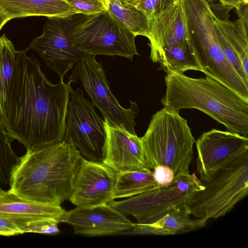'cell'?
Listing matches in <instances>:
<instances>
[{"mask_svg": "<svg viewBox=\"0 0 248 248\" xmlns=\"http://www.w3.org/2000/svg\"><path fill=\"white\" fill-rule=\"evenodd\" d=\"M182 1L186 18L187 42L201 72L248 99V87L226 60L219 45L209 3L206 0Z\"/></svg>", "mask_w": 248, "mask_h": 248, "instance_id": "277c9868", "label": "cell"}, {"mask_svg": "<svg viewBox=\"0 0 248 248\" xmlns=\"http://www.w3.org/2000/svg\"><path fill=\"white\" fill-rule=\"evenodd\" d=\"M185 205L174 208L150 223H134L128 232L136 235H168L190 232L204 227L207 221L190 217Z\"/></svg>", "mask_w": 248, "mask_h": 248, "instance_id": "e0dca14e", "label": "cell"}, {"mask_svg": "<svg viewBox=\"0 0 248 248\" xmlns=\"http://www.w3.org/2000/svg\"><path fill=\"white\" fill-rule=\"evenodd\" d=\"M77 14L92 15L108 10L109 0H64Z\"/></svg>", "mask_w": 248, "mask_h": 248, "instance_id": "83f0119b", "label": "cell"}, {"mask_svg": "<svg viewBox=\"0 0 248 248\" xmlns=\"http://www.w3.org/2000/svg\"><path fill=\"white\" fill-rule=\"evenodd\" d=\"M61 222L71 225L76 234L104 236L128 232L134 223L109 204L77 206L65 211Z\"/></svg>", "mask_w": 248, "mask_h": 248, "instance_id": "5bb4252c", "label": "cell"}, {"mask_svg": "<svg viewBox=\"0 0 248 248\" xmlns=\"http://www.w3.org/2000/svg\"><path fill=\"white\" fill-rule=\"evenodd\" d=\"M65 212L61 205L29 200L0 187V216L21 219L52 218L61 222Z\"/></svg>", "mask_w": 248, "mask_h": 248, "instance_id": "ac0fdd59", "label": "cell"}, {"mask_svg": "<svg viewBox=\"0 0 248 248\" xmlns=\"http://www.w3.org/2000/svg\"><path fill=\"white\" fill-rule=\"evenodd\" d=\"M107 140L103 163L117 173L147 168L141 138L104 119Z\"/></svg>", "mask_w": 248, "mask_h": 248, "instance_id": "2e32d148", "label": "cell"}, {"mask_svg": "<svg viewBox=\"0 0 248 248\" xmlns=\"http://www.w3.org/2000/svg\"><path fill=\"white\" fill-rule=\"evenodd\" d=\"M22 219L0 216V235L10 236L21 234L20 226Z\"/></svg>", "mask_w": 248, "mask_h": 248, "instance_id": "f546056e", "label": "cell"}, {"mask_svg": "<svg viewBox=\"0 0 248 248\" xmlns=\"http://www.w3.org/2000/svg\"><path fill=\"white\" fill-rule=\"evenodd\" d=\"M158 187L148 168L118 173L113 199L130 198Z\"/></svg>", "mask_w": 248, "mask_h": 248, "instance_id": "ffe728a7", "label": "cell"}, {"mask_svg": "<svg viewBox=\"0 0 248 248\" xmlns=\"http://www.w3.org/2000/svg\"><path fill=\"white\" fill-rule=\"evenodd\" d=\"M27 48L16 51L2 125L11 141L35 151L63 141L71 83L54 84Z\"/></svg>", "mask_w": 248, "mask_h": 248, "instance_id": "6da1fadb", "label": "cell"}, {"mask_svg": "<svg viewBox=\"0 0 248 248\" xmlns=\"http://www.w3.org/2000/svg\"><path fill=\"white\" fill-rule=\"evenodd\" d=\"M10 20L7 16L0 8V30Z\"/></svg>", "mask_w": 248, "mask_h": 248, "instance_id": "d6a6232c", "label": "cell"}, {"mask_svg": "<svg viewBox=\"0 0 248 248\" xmlns=\"http://www.w3.org/2000/svg\"><path fill=\"white\" fill-rule=\"evenodd\" d=\"M177 0H140L136 6L146 16L147 19L155 16L165 11Z\"/></svg>", "mask_w": 248, "mask_h": 248, "instance_id": "f1b7e54d", "label": "cell"}, {"mask_svg": "<svg viewBox=\"0 0 248 248\" xmlns=\"http://www.w3.org/2000/svg\"><path fill=\"white\" fill-rule=\"evenodd\" d=\"M11 142L0 121V184L3 185L9 184L20 157L13 151Z\"/></svg>", "mask_w": 248, "mask_h": 248, "instance_id": "d4e9b609", "label": "cell"}, {"mask_svg": "<svg viewBox=\"0 0 248 248\" xmlns=\"http://www.w3.org/2000/svg\"><path fill=\"white\" fill-rule=\"evenodd\" d=\"M214 25L218 42L226 60L236 70L246 86L248 87V75L246 73L239 58L219 28Z\"/></svg>", "mask_w": 248, "mask_h": 248, "instance_id": "4316f807", "label": "cell"}, {"mask_svg": "<svg viewBox=\"0 0 248 248\" xmlns=\"http://www.w3.org/2000/svg\"><path fill=\"white\" fill-rule=\"evenodd\" d=\"M213 16L214 24L227 38L248 75V21L241 17L234 21L223 20Z\"/></svg>", "mask_w": 248, "mask_h": 248, "instance_id": "44dd1931", "label": "cell"}, {"mask_svg": "<svg viewBox=\"0 0 248 248\" xmlns=\"http://www.w3.org/2000/svg\"><path fill=\"white\" fill-rule=\"evenodd\" d=\"M207 0L209 3H212V2L218 1V0Z\"/></svg>", "mask_w": 248, "mask_h": 248, "instance_id": "e575fe53", "label": "cell"}, {"mask_svg": "<svg viewBox=\"0 0 248 248\" xmlns=\"http://www.w3.org/2000/svg\"><path fill=\"white\" fill-rule=\"evenodd\" d=\"M150 59L160 62L165 49L187 42L186 13L182 0H177L161 14L148 18Z\"/></svg>", "mask_w": 248, "mask_h": 248, "instance_id": "9a60e30c", "label": "cell"}, {"mask_svg": "<svg viewBox=\"0 0 248 248\" xmlns=\"http://www.w3.org/2000/svg\"><path fill=\"white\" fill-rule=\"evenodd\" d=\"M153 170L154 180L159 186L169 184L174 179V172L169 167L160 165L155 167Z\"/></svg>", "mask_w": 248, "mask_h": 248, "instance_id": "4dcf8cb0", "label": "cell"}, {"mask_svg": "<svg viewBox=\"0 0 248 248\" xmlns=\"http://www.w3.org/2000/svg\"><path fill=\"white\" fill-rule=\"evenodd\" d=\"M117 173L105 165L82 158L69 201L79 207L108 204L113 194Z\"/></svg>", "mask_w": 248, "mask_h": 248, "instance_id": "4fadbf2b", "label": "cell"}, {"mask_svg": "<svg viewBox=\"0 0 248 248\" xmlns=\"http://www.w3.org/2000/svg\"><path fill=\"white\" fill-rule=\"evenodd\" d=\"M76 15L65 18H48L43 33L34 38L28 47L36 51L60 80H63L65 74L86 55L74 46L71 38Z\"/></svg>", "mask_w": 248, "mask_h": 248, "instance_id": "30bf717a", "label": "cell"}, {"mask_svg": "<svg viewBox=\"0 0 248 248\" xmlns=\"http://www.w3.org/2000/svg\"><path fill=\"white\" fill-rule=\"evenodd\" d=\"M201 182L204 188L193 193L185 205L190 215L207 221L230 212L248 194V150L218 170L209 180Z\"/></svg>", "mask_w": 248, "mask_h": 248, "instance_id": "8992f818", "label": "cell"}, {"mask_svg": "<svg viewBox=\"0 0 248 248\" xmlns=\"http://www.w3.org/2000/svg\"><path fill=\"white\" fill-rule=\"evenodd\" d=\"M0 8L10 20L30 16L65 18L77 14L64 0H0Z\"/></svg>", "mask_w": 248, "mask_h": 248, "instance_id": "d6986e66", "label": "cell"}, {"mask_svg": "<svg viewBox=\"0 0 248 248\" xmlns=\"http://www.w3.org/2000/svg\"><path fill=\"white\" fill-rule=\"evenodd\" d=\"M159 70L184 73L187 70L201 71L188 42L165 49Z\"/></svg>", "mask_w": 248, "mask_h": 248, "instance_id": "cb8c5ba5", "label": "cell"}, {"mask_svg": "<svg viewBox=\"0 0 248 248\" xmlns=\"http://www.w3.org/2000/svg\"><path fill=\"white\" fill-rule=\"evenodd\" d=\"M59 223L57 220L52 218L23 219L20 227L22 234L31 232L54 235L60 232Z\"/></svg>", "mask_w": 248, "mask_h": 248, "instance_id": "484cf974", "label": "cell"}, {"mask_svg": "<svg viewBox=\"0 0 248 248\" xmlns=\"http://www.w3.org/2000/svg\"><path fill=\"white\" fill-rule=\"evenodd\" d=\"M190 196L181 191L173 180L167 185L108 204L125 216H133L137 223L147 224L174 208L184 206Z\"/></svg>", "mask_w": 248, "mask_h": 248, "instance_id": "7c38bea8", "label": "cell"}, {"mask_svg": "<svg viewBox=\"0 0 248 248\" xmlns=\"http://www.w3.org/2000/svg\"><path fill=\"white\" fill-rule=\"evenodd\" d=\"M122 0L123 1H124L127 4H130V5H133V6H135L136 7L139 3L140 0Z\"/></svg>", "mask_w": 248, "mask_h": 248, "instance_id": "836d02e7", "label": "cell"}, {"mask_svg": "<svg viewBox=\"0 0 248 248\" xmlns=\"http://www.w3.org/2000/svg\"><path fill=\"white\" fill-rule=\"evenodd\" d=\"M179 111L164 107L152 116L146 132L141 138L146 167L164 165L174 177L189 173L195 140L187 120Z\"/></svg>", "mask_w": 248, "mask_h": 248, "instance_id": "5b68a950", "label": "cell"}, {"mask_svg": "<svg viewBox=\"0 0 248 248\" xmlns=\"http://www.w3.org/2000/svg\"><path fill=\"white\" fill-rule=\"evenodd\" d=\"M108 10L136 36L149 38L147 18L137 7L121 0H109Z\"/></svg>", "mask_w": 248, "mask_h": 248, "instance_id": "7402d4cb", "label": "cell"}, {"mask_svg": "<svg viewBox=\"0 0 248 248\" xmlns=\"http://www.w3.org/2000/svg\"><path fill=\"white\" fill-rule=\"evenodd\" d=\"M107 135L104 120L82 89H71L63 141L73 144L85 159L103 163Z\"/></svg>", "mask_w": 248, "mask_h": 248, "instance_id": "ba28073f", "label": "cell"}, {"mask_svg": "<svg viewBox=\"0 0 248 248\" xmlns=\"http://www.w3.org/2000/svg\"><path fill=\"white\" fill-rule=\"evenodd\" d=\"M95 56L86 54L78 62L69 77L68 81L79 80L90 97L92 103L102 113L104 118L136 134L135 118L139 112L136 102L130 101V107H123L112 94L102 64Z\"/></svg>", "mask_w": 248, "mask_h": 248, "instance_id": "9c48e42d", "label": "cell"}, {"mask_svg": "<svg viewBox=\"0 0 248 248\" xmlns=\"http://www.w3.org/2000/svg\"><path fill=\"white\" fill-rule=\"evenodd\" d=\"M83 157L64 141L20 157L11 174L9 189L29 200L58 205L69 200Z\"/></svg>", "mask_w": 248, "mask_h": 248, "instance_id": "7a4b0ae2", "label": "cell"}, {"mask_svg": "<svg viewBox=\"0 0 248 248\" xmlns=\"http://www.w3.org/2000/svg\"><path fill=\"white\" fill-rule=\"evenodd\" d=\"M77 15L71 38L80 51L86 54L119 56L130 60L139 55L136 36L108 10L89 15Z\"/></svg>", "mask_w": 248, "mask_h": 248, "instance_id": "52a82bcc", "label": "cell"}, {"mask_svg": "<svg viewBox=\"0 0 248 248\" xmlns=\"http://www.w3.org/2000/svg\"><path fill=\"white\" fill-rule=\"evenodd\" d=\"M16 50L5 34L0 37V121L4 117L6 96L14 73Z\"/></svg>", "mask_w": 248, "mask_h": 248, "instance_id": "603a6c76", "label": "cell"}, {"mask_svg": "<svg viewBox=\"0 0 248 248\" xmlns=\"http://www.w3.org/2000/svg\"><path fill=\"white\" fill-rule=\"evenodd\" d=\"M248 0H218L219 3L223 5L230 6L236 10L248 4Z\"/></svg>", "mask_w": 248, "mask_h": 248, "instance_id": "1f68e13d", "label": "cell"}, {"mask_svg": "<svg viewBox=\"0 0 248 248\" xmlns=\"http://www.w3.org/2000/svg\"><path fill=\"white\" fill-rule=\"evenodd\" d=\"M197 171L208 181L220 168L248 150V138L216 129L204 132L196 141Z\"/></svg>", "mask_w": 248, "mask_h": 248, "instance_id": "8fae6325", "label": "cell"}, {"mask_svg": "<svg viewBox=\"0 0 248 248\" xmlns=\"http://www.w3.org/2000/svg\"><path fill=\"white\" fill-rule=\"evenodd\" d=\"M192 78L169 71L165 77L164 107L180 110L197 109L226 127L229 131L248 137V99L212 77Z\"/></svg>", "mask_w": 248, "mask_h": 248, "instance_id": "3957f363", "label": "cell"}]
</instances>
